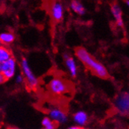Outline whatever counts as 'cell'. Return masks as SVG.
<instances>
[{
  "label": "cell",
  "mask_w": 129,
  "mask_h": 129,
  "mask_svg": "<svg viewBox=\"0 0 129 129\" xmlns=\"http://www.w3.org/2000/svg\"><path fill=\"white\" fill-rule=\"evenodd\" d=\"M75 56L78 60L85 66L92 74L97 76L98 78L103 79L109 77V72L107 68L101 62L97 60L90 52L84 47H78L75 49Z\"/></svg>",
  "instance_id": "obj_1"
},
{
  "label": "cell",
  "mask_w": 129,
  "mask_h": 129,
  "mask_svg": "<svg viewBox=\"0 0 129 129\" xmlns=\"http://www.w3.org/2000/svg\"><path fill=\"white\" fill-rule=\"evenodd\" d=\"M46 87L49 92L56 96H63L71 92L70 83L60 77H54L49 79Z\"/></svg>",
  "instance_id": "obj_2"
},
{
  "label": "cell",
  "mask_w": 129,
  "mask_h": 129,
  "mask_svg": "<svg viewBox=\"0 0 129 129\" xmlns=\"http://www.w3.org/2000/svg\"><path fill=\"white\" fill-rule=\"evenodd\" d=\"M20 68L22 75L24 78V82L30 89H36L39 85V79L36 77L31 70L27 59L23 58L20 61Z\"/></svg>",
  "instance_id": "obj_3"
},
{
  "label": "cell",
  "mask_w": 129,
  "mask_h": 129,
  "mask_svg": "<svg viewBox=\"0 0 129 129\" xmlns=\"http://www.w3.org/2000/svg\"><path fill=\"white\" fill-rule=\"evenodd\" d=\"M115 110L122 116H127L129 113V94L127 92L119 93L113 101Z\"/></svg>",
  "instance_id": "obj_4"
},
{
  "label": "cell",
  "mask_w": 129,
  "mask_h": 129,
  "mask_svg": "<svg viewBox=\"0 0 129 129\" xmlns=\"http://www.w3.org/2000/svg\"><path fill=\"white\" fill-rule=\"evenodd\" d=\"M17 70V60L13 57L6 61L0 63V73L3 74L6 80L12 79L16 76Z\"/></svg>",
  "instance_id": "obj_5"
},
{
  "label": "cell",
  "mask_w": 129,
  "mask_h": 129,
  "mask_svg": "<svg viewBox=\"0 0 129 129\" xmlns=\"http://www.w3.org/2000/svg\"><path fill=\"white\" fill-rule=\"evenodd\" d=\"M48 114L49 117L56 125L66 124L68 120V115L67 112L63 109L58 107H50L48 111Z\"/></svg>",
  "instance_id": "obj_6"
},
{
  "label": "cell",
  "mask_w": 129,
  "mask_h": 129,
  "mask_svg": "<svg viewBox=\"0 0 129 129\" xmlns=\"http://www.w3.org/2000/svg\"><path fill=\"white\" fill-rule=\"evenodd\" d=\"M49 13L52 20L54 22H60L64 18L65 9L60 2H53L49 6Z\"/></svg>",
  "instance_id": "obj_7"
},
{
  "label": "cell",
  "mask_w": 129,
  "mask_h": 129,
  "mask_svg": "<svg viewBox=\"0 0 129 129\" xmlns=\"http://www.w3.org/2000/svg\"><path fill=\"white\" fill-rule=\"evenodd\" d=\"M63 59L68 74H70L71 78H75L78 76V66L77 61H76L73 56L68 54L63 55Z\"/></svg>",
  "instance_id": "obj_8"
},
{
  "label": "cell",
  "mask_w": 129,
  "mask_h": 129,
  "mask_svg": "<svg viewBox=\"0 0 129 129\" xmlns=\"http://www.w3.org/2000/svg\"><path fill=\"white\" fill-rule=\"evenodd\" d=\"M110 12L114 20L117 27L122 28L124 26V22L123 19V12L122 9L119 4L113 3L110 6Z\"/></svg>",
  "instance_id": "obj_9"
},
{
  "label": "cell",
  "mask_w": 129,
  "mask_h": 129,
  "mask_svg": "<svg viewBox=\"0 0 129 129\" xmlns=\"http://www.w3.org/2000/svg\"><path fill=\"white\" fill-rule=\"evenodd\" d=\"M89 117L88 113L84 110H78L73 114V120L76 125L84 127L88 122Z\"/></svg>",
  "instance_id": "obj_10"
},
{
  "label": "cell",
  "mask_w": 129,
  "mask_h": 129,
  "mask_svg": "<svg viewBox=\"0 0 129 129\" xmlns=\"http://www.w3.org/2000/svg\"><path fill=\"white\" fill-rule=\"evenodd\" d=\"M15 39H16V36L12 31H6L0 33V43L1 45L7 46V45L13 43Z\"/></svg>",
  "instance_id": "obj_11"
},
{
  "label": "cell",
  "mask_w": 129,
  "mask_h": 129,
  "mask_svg": "<svg viewBox=\"0 0 129 129\" xmlns=\"http://www.w3.org/2000/svg\"><path fill=\"white\" fill-rule=\"evenodd\" d=\"M70 8L74 13L79 15V16H84L86 13V9L84 5L78 0H74L71 3Z\"/></svg>",
  "instance_id": "obj_12"
},
{
  "label": "cell",
  "mask_w": 129,
  "mask_h": 129,
  "mask_svg": "<svg viewBox=\"0 0 129 129\" xmlns=\"http://www.w3.org/2000/svg\"><path fill=\"white\" fill-rule=\"evenodd\" d=\"M13 57L12 51L6 45H0V63L6 61Z\"/></svg>",
  "instance_id": "obj_13"
},
{
  "label": "cell",
  "mask_w": 129,
  "mask_h": 129,
  "mask_svg": "<svg viewBox=\"0 0 129 129\" xmlns=\"http://www.w3.org/2000/svg\"><path fill=\"white\" fill-rule=\"evenodd\" d=\"M42 125L44 129H56V124L49 117H44L42 120Z\"/></svg>",
  "instance_id": "obj_14"
},
{
  "label": "cell",
  "mask_w": 129,
  "mask_h": 129,
  "mask_svg": "<svg viewBox=\"0 0 129 129\" xmlns=\"http://www.w3.org/2000/svg\"><path fill=\"white\" fill-rule=\"evenodd\" d=\"M15 81L17 85H22L24 83V76L21 74H17L16 77H15Z\"/></svg>",
  "instance_id": "obj_15"
},
{
  "label": "cell",
  "mask_w": 129,
  "mask_h": 129,
  "mask_svg": "<svg viewBox=\"0 0 129 129\" xmlns=\"http://www.w3.org/2000/svg\"><path fill=\"white\" fill-rule=\"evenodd\" d=\"M6 81H7V80L6 79V78L3 76V74L0 73V85H3Z\"/></svg>",
  "instance_id": "obj_16"
},
{
  "label": "cell",
  "mask_w": 129,
  "mask_h": 129,
  "mask_svg": "<svg viewBox=\"0 0 129 129\" xmlns=\"http://www.w3.org/2000/svg\"><path fill=\"white\" fill-rule=\"evenodd\" d=\"M67 129H84V128H83L82 127H80V126L74 124V125H71L70 127H68Z\"/></svg>",
  "instance_id": "obj_17"
},
{
  "label": "cell",
  "mask_w": 129,
  "mask_h": 129,
  "mask_svg": "<svg viewBox=\"0 0 129 129\" xmlns=\"http://www.w3.org/2000/svg\"><path fill=\"white\" fill-rule=\"evenodd\" d=\"M8 129H19L17 127H10V128H8Z\"/></svg>",
  "instance_id": "obj_18"
},
{
  "label": "cell",
  "mask_w": 129,
  "mask_h": 129,
  "mask_svg": "<svg viewBox=\"0 0 129 129\" xmlns=\"http://www.w3.org/2000/svg\"><path fill=\"white\" fill-rule=\"evenodd\" d=\"M126 5H127V6L129 5V2H128V1H126Z\"/></svg>",
  "instance_id": "obj_19"
},
{
  "label": "cell",
  "mask_w": 129,
  "mask_h": 129,
  "mask_svg": "<svg viewBox=\"0 0 129 129\" xmlns=\"http://www.w3.org/2000/svg\"><path fill=\"white\" fill-rule=\"evenodd\" d=\"M84 129H94V128H91V127H87V128H84Z\"/></svg>",
  "instance_id": "obj_20"
},
{
  "label": "cell",
  "mask_w": 129,
  "mask_h": 129,
  "mask_svg": "<svg viewBox=\"0 0 129 129\" xmlns=\"http://www.w3.org/2000/svg\"><path fill=\"white\" fill-rule=\"evenodd\" d=\"M1 124H2L1 123V119H0V126H1Z\"/></svg>",
  "instance_id": "obj_21"
},
{
  "label": "cell",
  "mask_w": 129,
  "mask_h": 129,
  "mask_svg": "<svg viewBox=\"0 0 129 129\" xmlns=\"http://www.w3.org/2000/svg\"><path fill=\"white\" fill-rule=\"evenodd\" d=\"M0 110H1V107H0Z\"/></svg>",
  "instance_id": "obj_22"
},
{
  "label": "cell",
  "mask_w": 129,
  "mask_h": 129,
  "mask_svg": "<svg viewBox=\"0 0 129 129\" xmlns=\"http://www.w3.org/2000/svg\"><path fill=\"white\" fill-rule=\"evenodd\" d=\"M42 129H44V128H42Z\"/></svg>",
  "instance_id": "obj_23"
}]
</instances>
